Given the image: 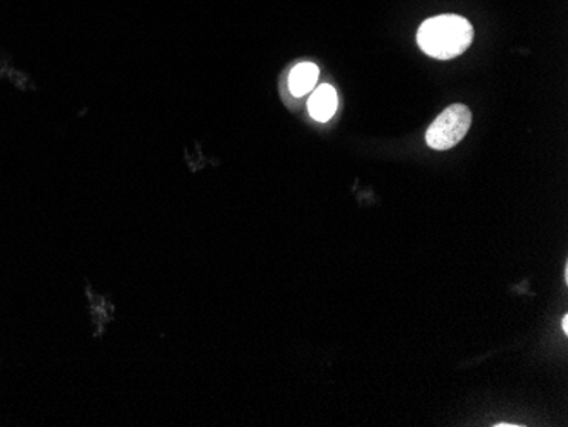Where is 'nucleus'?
<instances>
[{"mask_svg":"<svg viewBox=\"0 0 568 427\" xmlns=\"http://www.w3.org/2000/svg\"><path fill=\"white\" fill-rule=\"evenodd\" d=\"M337 104H339V98L335 89L332 85L322 84L308 99V111L315 120L327 123L337 111Z\"/></svg>","mask_w":568,"mask_h":427,"instance_id":"obj_3","label":"nucleus"},{"mask_svg":"<svg viewBox=\"0 0 568 427\" xmlns=\"http://www.w3.org/2000/svg\"><path fill=\"white\" fill-rule=\"evenodd\" d=\"M474 41V28L462 16H436L423 22L417 43L423 52L437 60H452L467 52Z\"/></svg>","mask_w":568,"mask_h":427,"instance_id":"obj_1","label":"nucleus"},{"mask_svg":"<svg viewBox=\"0 0 568 427\" xmlns=\"http://www.w3.org/2000/svg\"><path fill=\"white\" fill-rule=\"evenodd\" d=\"M561 329L565 334H568V315H564V318H561Z\"/></svg>","mask_w":568,"mask_h":427,"instance_id":"obj_5","label":"nucleus"},{"mask_svg":"<svg viewBox=\"0 0 568 427\" xmlns=\"http://www.w3.org/2000/svg\"><path fill=\"white\" fill-rule=\"evenodd\" d=\"M519 424H497V427H518Z\"/></svg>","mask_w":568,"mask_h":427,"instance_id":"obj_6","label":"nucleus"},{"mask_svg":"<svg viewBox=\"0 0 568 427\" xmlns=\"http://www.w3.org/2000/svg\"><path fill=\"white\" fill-rule=\"evenodd\" d=\"M318 81V69L314 63H300L290 73V91L295 98L308 94L314 91Z\"/></svg>","mask_w":568,"mask_h":427,"instance_id":"obj_4","label":"nucleus"},{"mask_svg":"<svg viewBox=\"0 0 568 427\" xmlns=\"http://www.w3.org/2000/svg\"><path fill=\"white\" fill-rule=\"evenodd\" d=\"M471 124V111L463 104H455L443 111L442 116L436 118L429 130H427L426 142L430 149L443 152L458 145Z\"/></svg>","mask_w":568,"mask_h":427,"instance_id":"obj_2","label":"nucleus"}]
</instances>
